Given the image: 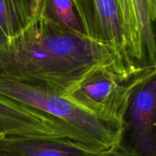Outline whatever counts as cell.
<instances>
[{
	"instance_id": "cell-1",
	"label": "cell",
	"mask_w": 156,
	"mask_h": 156,
	"mask_svg": "<svg viewBox=\"0 0 156 156\" xmlns=\"http://www.w3.org/2000/svg\"><path fill=\"white\" fill-rule=\"evenodd\" d=\"M137 70L109 43L64 26L45 12L0 45V77L44 87L70 97L95 70Z\"/></svg>"
},
{
	"instance_id": "cell-2",
	"label": "cell",
	"mask_w": 156,
	"mask_h": 156,
	"mask_svg": "<svg viewBox=\"0 0 156 156\" xmlns=\"http://www.w3.org/2000/svg\"><path fill=\"white\" fill-rule=\"evenodd\" d=\"M0 95L52 115L84 135L100 151L119 145L125 125L103 116L68 97L44 87L0 77Z\"/></svg>"
},
{
	"instance_id": "cell-3",
	"label": "cell",
	"mask_w": 156,
	"mask_h": 156,
	"mask_svg": "<svg viewBox=\"0 0 156 156\" xmlns=\"http://www.w3.org/2000/svg\"><path fill=\"white\" fill-rule=\"evenodd\" d=\"M0 137L70 141L98 151L84 135L67 122L1 95Z\"/></svg>"
},
{
	"instance_id": "cell-4",
	"label": "cell",
	"mask_w": 156,
	"mask_h": 156,
	"mask_svg": "<svg viewBox=\"0 0 156 156\" xmlns=\"http://www.w3.org/2000/svg\"><path fill=\"white\" fill-rule=\"evenodd\" d=\"M126 115L128 134L114 148L125 156H156V67L146 70Z\"/></svg>"
},
{
	"instance_id": "cell-5",
	"label": "cell",
	"mask_w": 156,
	"mask_h": 156,
	"mask_svg": "<svg viewBox=\"0 0 156 156\" xmlns=\"http://www.w3.org/2000/svg\"><path fill=\"white\" fill-rule=\"evenodd\" d=\"M84 26H96V37L126 58V41L115 0H72Z\"/></svg>"
},
{
	"instance_id": "cell-6",
	"label": "cell",
	"mask_w": 156,
	"mask_h": 156,
	"mask_svg": "<svg viewBox=\"0 0 156 156\" xmlns=\"http://www.w3.org/2000/svg\"><path fill=\"white\" fill-rule=\"evenodd\" d=\"M0 145L12 156H95L100 153L64 140L0 137Z\"/></svg>"
},
{
	"instance_id": "cell-7",
	"label": "cell",
	"mask_w": 156,
	"mask_h": 156,
	"mask_svg": "<svg viewBox=\"0 0 156 156\" xmlns=\"http://www.w3.org/2000/svg\"><path fill=\"white\" fill-rule=\"evenodd\" d=\"M48 0H0V29L8 39L47 12Z\"/></svg>"
},
{
	"instance_id": "cell-8",
	"label": "cell",
	"mask_w": 156,
	"mask_h": 156,
	"mask_svg": "<svg viewBox=\"0 0 156 156\" xmlns=\"http://www.w3.org/2000/svg\"><path fill=\"white\" fill-rule=\"evenodd\" d=\"M139 29L142 67H156V0H132Z\"/></svg>"
},
{
	"instance_id": "cell-9",
	"label": "cell",
	"mask_w": 156,
	"mask_h": 156,
	"mask_svg": "<svg viewBox=\"0 0 156 156\" xmlns=\"http://www.w3.org/2000/svg\"><path fill=\"white\" fill-rule=\"evenodd\" d=\"M126 41L127 51L132 62L138 67H142V52L139 42V29L135 16L132 0H115Z\"/></svg>"
},
{
	"instance_id": "cell-10",
	"label": "cell",
	"mask_w": 156,
	"mask_h": 156,
	"mask_svg": "<svg viewBox=\"0 0 156 156\" xmlns=\"http://www.w3.org/2000/svg\"><path fill=\"white\" fill-rule=\"evenodd\" d=\"M47 12L64 26L77 32H85L78 22L72 0H48Z\"/></svg>"
},
{
	"instance_id": "cell-11",
	"label": "cell",
	"mask_w": 156,
	"mask_h": 156,
	"mask_svg": "<svg viewBox=\"0 0 156 156\" xmlns=\"http://www.w3.org/2000/svg\"><path fill=\"white\" fill-rule=\"evenodd\" d=\"M95 156H125L120 151L115 149V148H112L110 149L106 150V151H101V152L98 153L97 155Z\"/></svg>"
},
{
	"instance_id": "cell-12",
	"label": "cell",
	"mask_w": 156,
	"mask_h": 156,
	"mask_svg": "<svg viewBox=\"0 0 156 156\" xmlns=\"http://www.w3.org/2000/svg\"><path fill=\"white\" fill-rule=\"evenodd\" d=\"M8 40V38L6 37V36L4 34V33L2 32V30L0 29V45L3 43H5V41Z\"/></svg>"
},
{
	"instance_id": "cell-13",
	"label": "cell",
	"mask_w": 156,
	"mask_h": 156,
	"mask_svg": "<svg viewBox=\"0 0 156 156\" xmlns=\"http://www.w3.org/2000/svg\"><path fill=\"white\" fill-rule=\"evenodd\" d=\"M0 156H12L0 145Z\"/></svg>"
}]
</instances>
